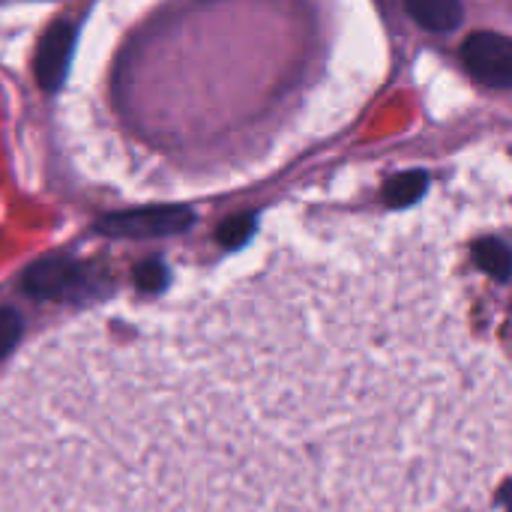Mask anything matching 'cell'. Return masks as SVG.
Returning a JSON list of instances; mask_svg holds the SVG:
<instances>
[{"label": "cell", "instance_id": "ba28073f", "mask_svg": "<svg viewBox=\"0 0 512 512\" xmlns=\"http://www.w3.org/2000/svg\"><path fill=\"white\" fill-rule=\"evenodd\" d=\"M135 282L141 291H162L168 285V267L165 264H156V261H147L135 270Z\"/></svg>", "mask_w": 512, "mask_h": 512}, {"label": "cell", "instance_id": "52a82bcc", "mask_svg": "<svg viewBox=\"0 0 512 512\" xmlns=\"http://www.w3.org/2000/svg\"><path fill=\"white\" fill-rule=\"evenodd\" d=\"M252 219H246V216H237V219H231V222H225L222 225V231H219V237H222V246H228V249H240V246H246L249 243V237H252Z\"/></svg>", "mask_w": 512, "mask_h": 512}, {"label": "cell", "instance_id": "7a4b0ae2", "mask_svg": "<svg viewBox=\"0 0 512 512\" xmlns=\"http://www.w3.org/2000/svg\"><path fill=\"white\" fill-rule=\"evenodd\" d=\"M192 222L189 210H177V207H153V210H138V213H120L111 216L102 231L117 234V237H162V234H174L183 231Z\"/></svg>", "mask_w": 512, "mask_h": 512}, {"label": "cell", "instance_id": "6da1fadb", "mask_svg": "<svg viewBox=\"0 0 512 512\" xmlns=\"http://www.w3.org/2000/svg\"><path fill=\"white\" fill-rule=\"evenodd\" d=\"M465 66L489 87L512 84V48L510 39L501 33H474L462 45Z\"/></svg>", "mask_w": 512, "mask_h": 512}, {"label": "cell", "instance_id": "277c9868", "mask_svg": "<svg viewBox=\"0 0 512 512\" xmlns=\"http://www.w3.org/2000/svg\"><path fill=\"white\" fill-rule=\"evenodd\" d=\"M84 285V276L75 264L66 261H48V264H36L27 273V291L36 297H69L78 294Z\"/></svg>", "mask_w": 512, "mask_h": 512}, {"label": "cell", "instance_id": "5b68a950", "mask_svg": "<svg viewBox=\"0 0 512 512\" xmlns=\"http://www.w3.org/2000/svg\"><path fill=\"white\" fill-rule=\"evenodd\" d=\"M408 15L432 33H450L462 24L465 9L456 0H417L408 3Z\"/></svg>", "mask_w": 512, "mask_h": 512}, {"label": "cell", "instance_id": "8992f818", "mask_svg": "<svg viewBox=\"0 0 512 512\" xmlns=\"http://www.w3.org/2000/svg\"><path fill=\"white\" fill-rule=\"evenodd\" d=\"M474 255V264H480L483 273H489V279H495L498 285H507L510 279V246L501 240V237H483L474 243L471 249Z\"/></svg>", "mask_w": 512, "mask_h": 512}, {"label": "cell", "instance_id": "3957f363", "mask_svg": "<svg viewBox=\"0 0 512 512\" xmlns=\"http://www.w3.org/2000/svg\"><path fill=\"white\" fill-rule=\"evenodd\" d=\"M72 45H75V27L72 24L60 21L48 30V36L39 48V57H36V75H39V84L45 90H54L63 81L69 57H72Z\"/></svg>", "mask_w": 512, "mask_h": 512}, {"label": "cell", "instance_id": "9c48e42d", "mask_svg": "<svg viewBox=\"0 0 512 512\" xmlns=\"http://www.w3.org/2000/svg\"><path fill=\"white\" fill-rule=\"evenodd\" d=\"M21 336V318L12 309H0V360L15 348Z\"/></svg>", "mask_w": 512, "mask_h": 512}]
</instances>
